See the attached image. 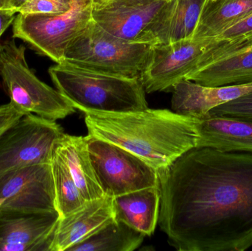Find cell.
I'll list each match as a JSON object with an SVG mask.
<instances>
[{
	"label": "cell",
	"instance_id": "8992f818",
	"mask_svg": "<svg viewBox=\"0 0 252 251\" xmlns=\"http://www.w3.org/2000/svg\"><path fill=\"white\" fill-rule=\"evenodd\" d=\"M91 19L92 0H74L70 10L62 14L18 13L13 22V38L59 63L69 43Z\"/></svg>",
	"mask_w": 252,
	"mask_h": 251
},
{
	"label": "cell",
	"instance_id": "3957f363",
	"mask_svg": "<svg viewBox=\"0 0 252 251\" xmlns=\"http://www.w3.org/2000/svg\"><path fill=\"white\" fill-rule=\"evenodd\" d=\"M58 91L82 112L124 113L148 109L139 78L106 75L61 62L49 69Z\"/></svg>",
	"mask_w": 252,
	"mask_h": 251
},
{
	"label": "cell",
	"instance_id": "2e32d148",
	"mask_svg": "<svg viewBox=\"0 0 252 251\" xmlns=\"http://www.w3.org/2000/svg\"><path fill=\"white\" fill-rule=\"evenodd\" d=\"M196 147L252 153V120L207 114L197 119Z\"/></svg>",
	"mask_w": 252,
	"mask_h": 251
},
{
	"label": "cell",
	"instance_id": "d4e9b609",
	"mask_svg": "<svg viewBox=\"0 0 252 251\" xmlns=\"http://www.w3.org/2000/svg\"><path fill=\"white\" fill-rule=\"evenodd\" d=\"M252 35V13L220 32L214 38L232 40Z\"/></svg>",
	"mask_w": 252,
	"mask_h": 251
},
{
	"label": "cell",
	"instance_id": "7402d4cb",
	"mask_svg": "<svg viewBox=\"0 0 252 251\" xmlns=\"http://www.w3.org/2000/svg\"><path fill=\"white\" fill-rule=\"evenodd\" d=\"M56 209L60 218L67 216L84 206L86 200L62 156L55 150L51 162Z\"/></svg>",
	"mask_w": 252,
	"mask_h": 251
},
{
	"label": "cell",
	"instance_id": "7a4b0ae2",
	"mask_svg": "<svg viewBox=\"0 0 252 251\" xmlns=\"http://www.w3.org/2000/svg\"><path fill=\"white\" fill-rule=\"evenodd\" d=\"M84 113L89 136L126 149L157 171L196 147L197 118L167 109Z\"/></svg>",
	"mask_w": 252,
	"mask_h": 251
},
{
	"label": "cell",
	"instance_id": "d6986e66",
	"mask_svg": "<svg viewBox=\"0 0 252 251\" xmlns=\"http://www.w3.org/2000/svg\"><path fill=\"white\" fill-rule=\"evenodd\" d=\"M185 80L210 87L252 84V48L212 62Z\"/></svg>",
	"mask_w": 252,
	"mask_h": 251
},
{
	"label": "cell",
	"instance_id": "7c38bea8",
	"mask_svg": "<svg viewBox=\"0 0 252 251\" xmlns=\"http://www.w3.org/2000/svg\"><path fill=\"white\" fill-rule=\"evenodd\" d=\"M60 215L0 210V251H50Z\"/></svg>",
	"mask_w": 252,
	"mask_h": 251
},
{
	"label": "cell",
	"instance_id": "83f0119b",
	"mask_svg": "<svg viewBox=\"0 0 252 251\" xmlns=\"http://www.w3.org/2000/svg\"><path fill=\"white\" fill-rule=\"evenodd\" d=\"M29 0H10L11 2V8L16 10V12L19 11V9L28 2Z\"/></svg>",
	"mask_w": 252,
	"mask_h": 251
},
{
	"label": "cell",
	"instance_id": "484cf974",
	"mask_svg": "<svg viewBox=\"0 0 252 251\" xmlns=\"http://www.w3.org/2000/svg\"><path fill=\"white\" fill-rule=\"evenodd\" d=\"M24 114L23 112L16 109L12 103L0 105V135Z\"/></svg>",
	"mask_w": 252,
	"mask_h": 251
},
{
	"label": "cell",
	"instance_id": "ba28073f",
	"mask_svg": "<svg viewBox=\"0 0 252 251\" xmlns=\"http://www.w3.org/2000/svg\"><path fill=\"white\" fill-rule=\"evenodd\" d=\"M87 148L103 193L115 197L158 187V171L140 158L113 143L87 136Z\"/></svg>",
	"mask_w": 252,
	"mask_h": 251
},
{
	"label": "cell",
	"instance_id": "cb8c5ba5",
	"mask_svg": "<svg viewBox=\"0 0 252 251\" xmlns=\"http://www.w3.org/2000/svg\"><path fill=\"white\" fill-rule=\"evenodd\" d=\"M74 0H29L18 13L22 14H62L69 11Z\"/></svg>",
	"mask_w": 252,
	"mask_h": 251
},
{
	"label": "cell",
	"instance_id": "277c9868",
	"mask_svg": "<svg viewBox=\"0 0 252 251\" xmlns=\"http://www.w3.org/2000/svg\"><path fill=\"white\" fill-rule=\"evenodd\" d=\"M154 46L118 38L91 19L69 43L62 61L99 73L139 78Z\"/></svg>",
	"mask_w": 252,
	"mask_h": 251
},
{
	"label": "cell",
	"instance_id": "e0dca14e",
	"mask_svg": "<svg viewBox=\"0 0 252 251\" xmlns=\"http://www.w3.org/2000/svg\"><path fill=\"white\" fill-rule=\"evenodd\" d=\"M160 206L158 187H148L113 197L115 220L145 236H151L158 223Z\"/></svg>",
	"mask_w": 252,
	"mask_h": 251
},
{
	"label": "cell",
	"instance_id": "5bb4252c",
	"mask_svg": "<svg viewBox=\"0 0 252 251\" xmlns=\"http://www.w3.org/2000/svg\"><path fill=\"white\" fill-rule=\"evenodd\" d=\"M207 0H167L141 38L153 45L192 38Z\"/></svg>",
	"mask_w": 252,
	"mask_h": 251
},
{
	"label": "cell",
	"instance_id": "52a82bcc",
	"mask_svg": "<svg viewBox=\"0 0 252 251\" xmlns=\"http://www.w3.org/2000/svg\"><path fill=\"white\" fill-rule=\"evenodd\" d=\"M64 134L56 121L24 114L0 135V172L51 164Z\"/></svg>",
	"mask_w": 252,
	"mask_h": 251
},
{
	"label": "cell",
	"instance_id": "4fadbf2b",
	"mask_svg": "<svg viewBox=\"0 0 252 251\" xmlns=\"http://www.w3.org/2000/svg\"><path fill=\"white\" fill-rule=\"evenodd\" d=\"M114 220L113 197L105 195L100 198L86 201L78 210L60 218L50 251H67Z\"/></svg>",
	"mask_w": 252,
	"mask_h": 251
},
{
	"label": "cell",
	"instance_id": "603a6c76",
	"mask_svg": "<svg viewBox=\"0 0 252 251\" xmlns=\"http://www.w3.org/2000/svg\"><path fill=\"white\" fill-rule=\"evenodd\" d=\"M208 114L252 120V91L215 108Z\"/></svg>",
	"mask_w": 252,
	"mask_h": 251
},
{
	"label": "cell",
	"instance_id": "4316f807",
	"mask_svg": "<svg viewBox=\"0 0 252 251\" xmlns=\"http://www.w3.org/2000/svg\"><path fill=\"white\" fill-rule=\"evenodd\" d=\"M17 12L13 9H0V37L14 21Z\"/></svg>",
	"mask_w": 252,
	"mask_h": 251
},
{
	"label": "cell",
	"instance_id": "5b68a950",
	"mask_svg": "<svg viewBox=\"0 0 252 251\" xmlns=\"http://www.w3.org/2000/svg\"><path fill=\"white\" fill-rule=\"evenodd\" d=\"M0 76L10 103L25 114L56 121L75 112L66 97L35 76L27 63L25 47L14 40L0 43Z\"/></svg>",
	"mask_w": 252,
	"mask_h": 251
},
{
	"label": "cell",
	"instance_id": "9a60e30c",
	"mask_svg": "<svg viewBox=\"0 0 252 251\" xmlns=\"http://www.w3.org/2000/svg\"><path fill=\"white\" fill-rule=\"evenodd\" d=\"M173 112L183 116L201 118L215 108L252 91V84L210 87L182 80L172 88Z\"/></svg>",
	"mask_w": 252,
	"mask_h": 251
},
{
	"label": "cell",
	"instance_id": "ac0fdd59",
	"mask_svg": "<svg viewBox=\"0 0 252 251\" xmlns=\"http://www.w3.org/2000/svg\"><path fill=\"white\" fill-rule=\"evenodd\" d=\"M56 151L69 168L83 198L88 200L104 196L87 148V138L65 134L58 142Z\"/></svg>",
	"mask_w": 252,
	"mask_h": 251
},
{
	"label": "cell",
	"instance_id": "8fae6325",
	"mask_svg": "<svg viewBox=\"0 0 252 251\" xmlns=\"http://www.w3.org/2000/svg\"><path fill=\"white\" fill-rule=\"evenodd\" d=\"M167 0H92V19L126 41H141Z\"/></svg>",
	"mask_w": 252,
	"mask_h": 251
},
{
	"label": "cell",
	"instance_id": "6da1fadb",
	"mask_svg": "<svg viewBox=\"0 0 252 251\" xmlns=\"http://www.w3.org/2000/svg\"><path fill=\"white\" fill-rule=\"evenodd\" d=\"M158 223L179 251L252 247V153L195 147L158 171Z\"/></svg>",
	"mask_w": 252,
	"mask_h": 251
},
{
	"label": "cell",
	"instance_id": "44dd1931",
	"mask_svg": "<svg viewBox=\"0 0 252 251\" xmlns=\"http://www.w3.org/2000/svg\"><path fill=\"white\" fill-rule=\"evenodd\" d=\"M145 237L124 223L114 220L67 251H133L141 246Z\"/></svg>",
	"mask_w": 252,
	"mask_h": 251
},
{
	"label": "cell",
	"instance_id": "ffe728a7",
	"mask_svg": "<svg viewBox=\"0 0 252 251\" xmlns=\"http://www.w3.org/2000/svg\"><path fill=\"white\" fill-rule=\"evenodd\" d=\"M252 13V0H207L192 39L214 38Z\"/></svg>",
	"mask_w": 252,
	"mask_h": 251
},
{
	"label": "cell",
	"instance_id": "30bf717a",
	"mask_svg": "<svg viewBox=\"0 0 252 251\" xmlns=\"http://www.w3.org/2000/svg\"><path fill=\"white\" fill-rule=\"evenodd\" d=\"M0 210L57 211L51 164L0 172Z\"/></svg>",
	"mask_w": 252,
	"mask_h": 251
},
{
	"label": "cell",
	"instance_id": "f1b7e54d",
	"mask_svg": "<svg viewBox=\"0 0 252 251\" xmlns=\"http://www.w3.org/2000/svg\"><path fill=\"white\" fill-rule=\"evenodd\" d=\"M0 9H12L10 0H0Z\"/></svg>",
	"mask_w": 252,
	"mask_h": 251
},
{
	"label": "cell",
	"instance_id": "9c48e42d",
	"mask_svg": "<svg viewBox=\"0 0 252 251\" xmlns=\"http://www.w3.org/2000/svg\"><path fill=\"white\" fill-rule=\"evenodd\" d=\"M213 38L180 40L154 45L139 79L145 92L172 89L198 69Z\"/></svg>",
	"mask_w": 252,
	"mask_h": 251
}]
</instances>
